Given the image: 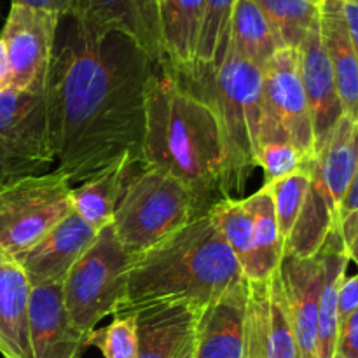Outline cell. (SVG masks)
<instances>
[{
	"label": "cell",
	"mask_w": 358,
	"mask_h": 358,
	"mask_svg": "<svg viewBox=\"0 0 358 358\" xmlns=\"http://www.w3.org/2000/svg\"><path fill=\"white\" fill-rule=\"evenodd\" d=\"M69 20L48 77L49 135L58 170L84 184L122 159L142 166L145 90L159 65L122 34L90 38Z\"/></svg>",
	"instance_id": "1"
},
{
	"label": "cell",
	"mask_w": 358,
	"mask_h": 358,
	"mask_svg": "<svg viewBox=\"0 0 358 358\" xmlns=\"http://www.w3.org/2000/svg\"><path fill=\"white\" fill-rule=\"evenodd\" d=\"M142 166L177 177L206 210L233 198L215 108L184 77L163 66H157L147 83Z\"/></svg>",
	"instance_id": "2"
},
{
	"label": "cell",
	"mask_w": 358,
	"mask_h": 358,
	"mask_svg": "<svg viewBox=\"0 0 358 358\" xmlns=\"http://www.w3.org/2000/svg\"><path fill=\"white\" fill-rule=\"evenodd\" d=\"M245 280L240 262L208 210L135 257L117 315L164 301H189L205 308Z\"/></svg>",
	"instance_id": "3"
},
{
	"label": "cell",
	"mask_w": 358,
	"mask_h": 358,
	"mask_svg": "<svg viewBox=\"0 0 358 358\" xmlns=\"http://www.w3.org/2000/svg\"><path fill=\"white\" fill-rule=\"evenodd\" d=\"M182 77L215 108L227 150V189L231 196L241 194L257 168L259 138L266 121L262 70L227 48L215 73L201 79Z\"/></svg>",
	"instance_id": "4"
},
{
	"label": "cell",
	"mask_w": 358,
	"mask_h": 358,
	"mask_svg": "<svg viewBox=\"0 0 358 358\" xmlns=\"http://www.w3.org/2000/svg\"><path fill=\"white\" fill-rule=\"evenodd\" d=\"M205 212L208 210L177 177L140 166L126 182L110 224L124 250L138 257Z\"/></svg>",
	"instance_id": "5"
},
{
	"label": "cell",
	"mask_w": 358,
	"mask_h": 358,
	"mask_svg": "<svg viewBox=\"0 0 358 358\" xmlns=\"http://www.w3.org/2000/svg\"><path fill=\"white\" fill-rule=\"evenodd\" d=\"M135 257L117 240L112 224L98 231L91 247L63 282V303L77 329L90 334L105 317L119 313Z\"/></svg>",
	"instance_id": "6"
},
{
	"label": "cell",
	"mask_w": 358,
	"mask_h": 358,
	"mask_svg": "<svg viewBox=\"0 0 358 358\" xmlns=\"http://www.w3.org/2000/svg\"><path fill=\"white\" fill-rule=\"evenodd\" d=\"M72 184L58 168L0 185V250L16 259L73 212Z\"/></svg>",
	"instance_id": "7"
},
{
	"label": "cell",
	"mask_w": 358,
	"mask_h": 358,
	"mask_svg": "<svg viewBox=\"0 0 358 358\" xmlns=\"http://www.w3.org/2000/svg\"><path fill=\"white\" fill-rule=\"evenodd\" d=\"M59 20L58 14L10 3L0 34L13 77L10 87H48Z\"/></svg>",
	"instance_id": "8"
},
{
	"label": "cell",
	"mask_w": 358,
	"mask_h": 358,
	"mask_svg": "<svg viewBox=\"0 0 358 358\" xmlns=\"http://www.w3.org/2000/svg\"><path fill=\"white\" fill-rule=\"evenodd\" d=\"M69 17L86 37L122 34L156 65L166 66L157 0H70Z\"/></svg>",
	"instance_id": "9"
},
{
	"label": "cell",
	"mask_w": 358,
	"mask_h": 358,
	"mask_svg": "<svg viewBox=\"0 0 358 358\" xmlns=\"http://www.w3.org/2000/svg\"><path fill=\"white\" fill-rule=\"evenodd\" d=\"M268 117L304 157H315V133L299 69V52L282 48L262 69Z\"/></svg>",
	"instance_id": "10"
},
{
	"label": "cell",
	"mask_w": 358,
	"mask_h": 358,
	"mask_svg": "<svg viewBox=\"0 0 358 358\" xmlns=\"http://www.w3.org/2000/svg\"><path fill=\"white\" fill-rule=\"evenodd\" d=\"M247 287L245 358H299L280 273Z\"/></svg>",
	"instance_id": "11"
},
{
	"label": "cell",
	"mask_w": 358,
	"mask_h": 358,
	"mask_svg": "<svg viewBox=\"0 0 358 358\" xmlns=\"http://www.w3.org/2000/svg\"><path fill=\"white\" fill-rule=\"evenodd\" d=\"M0 145L20 157L55 163L48 87H7L0 93Z\"/></svg>",
	"instance_id": "12"
},
{
	"label": "cell",
	"mask_w": 358,
	"mask_h": 358,
	"mask_svg": "<svg viewBox=\"0 0 358 358\" xmlns=\"http://www.w3.org/2000/svg\"><path fill=\"white\" fill-rule=\"evenodd\" d=\"M201 310L189 301H164L133 311L135 358H194Z\"/></svg>",
	"instance_id": "13"
},
{
	"label": "cell",
	"mask_w": 358,
	"mask_h": 358,
	"mask_svg": "<svg viewBox=\"0 0 358 358\" xmlns=\"http://www.w3.org/2000/svg\"><path fill=\"white\" fill-rule=\"evenodd\" d=\"M28 332L34 358H79L86 338L63 303V283L30 285Z\"/></svg>",
	"instance_id": "14"
},
{
	"label": "cell",
	"mask_w": 358,
	"mask_h": 358,
	"mask_svg": "<svg viewBox=\"0 0 358 358\" xmlns=\"http://www.w3.org/2000/svg\"><path fill=\"white\" fill-rule=\"evenodd\" d=\"M96 234L94 227L72 212L34 247L17 255L16 261L23 268L30 285L63 283L73 264L91 247Z\"/></svg>",
	"instance_id": "15"
},
{
	"label": "cell",
	"mask_w": 358,
	"mask_h": 358,
	"mask_svg": "<svg viewBox=\"0 0 358 358\" xmlns=\"http://www.w3.org/2000/svg\"><path fill=\"white\" fill-rule=\"evenodd\" d=\"M280 280L289 308L290 324L299 358H318V299L322 289L320 257L285 254L280 262Z\"/></svg>",
	"instance_id": "16"
},
{
	"label": "cell",
	"mask_w": 358,
	"mask_h": 358,
	"mask_svg": "<svg viewBox=\"0 0 358 358\" xmlns=\"http://www.w3.org/2000/svg\"><path fill=\"white\" fill-rule=\"evenodd\" d=\"M299 52V69L310 105L311 121H313L315 150L332 131L339 119L345 115L341 100H339L338 84L331 59L322 41L320 20L315 21L311 30L297 48Z\"/></svg>",
	"instance_id": "17"
},
{
	"label": "cell",
	"mask_w": 358,
	"mask_h": 358,
	"mask_svg": "<svg viewBox=\"0 0 358 358\" xmlns=\"http://www.w3.org/2000/svg\"><path fill=\"white\" fill-rule=\"evenodd\" d=\"M247 280L201 310L194 358H245Z\"/></svg>",
	"instance_id": "18"
},
{
	"label": "cell",
	"mask_w": 358,
	"mask_h": 358,
	"mask_svg": "<svg viewBox=\"0 0 358 358\" xmlns=\"http://www.w3.org/2000/svg\"><path fill=\"white\" fill-rule=\"evenodd\" d=\"M322 41L334 70L339 100L346 117L358 122V58L350 37L343 0L318 3Z\"/></svg>",
	"instance_id": "19"
},
{
	"label": "cell",
	"mask_w": 358,
	"mask_h": 358,
	"mask_svg": "<svg viewBox=\"0 0 358 358\" xmlns=\"http://www.w3.org/2000/svg\"><path fill=\"white\" fill-rule=\"evenodd\" d=\"M30 282L14 257L0 250V353L34 358L28 332Z\"/></svg>",
	"instance_id": "20"
},
{
	"label": "cell",
	"mask_w": 358,
	"mask_h": 358,
	"mask_svg": "<svg viewBox=\"0 0 358 358\" xmlns=\"http://www.w3.org/2000/svg\"><path fill=\"white\" fill-rule=\"evenodd\" d=\"M322 262V289L318 299V358H334L339 336V289L348 271L350 257L341 229L336 226L318 250Z\"/></svg>",
	"instance_id": "21"
},
{
	"label": "cell",
	"mask_w": 358,
	"mask_h": 358,
	"mask_svg": "<svg viewBox=\"0 0 358 358\" xmlns=\"http://www.w3.org/2000/svg\"><path fill=\"white\" fill-rule=\"evenodd\" d=\"M157 9L166 59L164 69L189 73L194 65L205 0H157Z\"/></svg>",
	"instance_id": "22"
},
{
	"label": "cell",
	"mask_w": 358,
	"mask_h": 358,
	"mask_svg": "<svg viewBox=\"0 0 358 358\" xmlns=\"http://www.w3.org/2000/svg\"><path fill=\"white\" fill-rule=\"evenodd\" d=\"M136 164L129 159H122L101 171L91 180L84 182L79 187H72V208L77 215L83 217L96 231L103 229L112 222L115 208L124 192L126 182L135 171Z\"/></svg>",
	"instance_id": "23"
},
{
	"label": "cell",
	"mask_w": 358,
	"mask_h": 358,
	"mask_svg": "<svg viewBox=\"0 0 358 358\" xmlns=\"http://www.w3.org/2000/svg\"><path fill=\"white\" fill-rule=\"evenodd\" d=\"M245 203L254 217V252H252L250 264L245 271V278L254 282L268 280L278 271L280 262L285 254V241L276 222L275 205L264 185L257 192L245 198Z\"/></svg>",
	"instance_id": "24"
},
{
	"label": "cell",
	"mask_w": 358,
	"mask_h": 358,
	"mask_svg": "<svg viewBox=\"0 0 358 358\" xmlns=\"http://www.w3.org/2000/svg\"><path fill=\"white\" fill-rule=\"evenodd\" d=\"M229 48L257 69H264L282 49L275 30L254 0H236L231 16Z\"/></svg>",
	"instance_id": "25"
},
{
	"label": "cell",
	"mask_w": 358,
	"mask_h": 358,
	"mask_svg": "<svg viewBox=\"0 0 358 358\" xmlns=\"http://www.w3.org/2000/svg\"><path fill=\"white\" fill-rule=\"evenodd\" d=\"M234 3L236 0H205L194 65L191 72L180 76L201 79L203 76L215 73L220 69L229 48V28Z\"/></svg>",
	"instance_id": "26"
},
{
	"label": "cell",
	"mask_w": 358,
	"mask_h": 358,
	"mask_svg": "<svg viewBox=\"0 0 358 358\" xmlns=\"http://www.w3.org/2000/svg\"><path fill=\"white\" fill-rule=\"evenodd\" d=\"M268 17L282 48L297 49L315 21L318 2L315 0H254Z\"/></svg>",
	"instance_id": "27"
},
{
	"label": "cell",
	"mask_w": 358,
	"mask_h": 358,
	"mask_svg": "<svg viewBox=\"0 0 358 358\" xmlns=\"http://www.w3.org/2000/svg\"><path fill=\"white\" fill-rule=\"evenodd\" d=\"M210 212L245 275L254 252V217L245 198H224L217 201Z\"/></svg>",
	"instance_id": "28"
},
{
	"label": "cell",
	"mask_w": 358,
	"mask_h": 358,
	"mask_svg": "<svg viewBox=\"0 0 358 358\" xmlns=\"http://www.w3.org/2000/svg\"><path fill=\"white\" fill-rule=\"evenodd\" d=\"M311 163H313V159H311ZM311 163L304 170L297 171V173L290 175V177L280 178V180L271 182V184H264V187L271 194L273 205H275L276 222H278L280 234H282L285 243L289 241L294 226H296L297 219H299L308 189H310Z\"/></svg>",
	"instance_id": "29"
},
{
	"label": "cell",
	"mask_w": 358,
	"mask_h": 358,
	"mask_svg": "<svg viewBox=\"0 0 358 358\" xmlns=\"http://www.w3.org/2000/svg\"><path fill=\"white\" fill-rule=\"evenodd\" d=\"M86 346H94L105 358H135L136 322L135 315H115L112 324L94 329L87 334Z\"/></svg>",
	"instance_id": "30"
},
{
	"label": "cell",
	"mask_w": 358,
	"mask_h": 358,
	"mask_svg": "<svg viewBox=\"0 0 358 358\" xmlns=\"http://www.w3.org/2000/svg\"><path fill=\"white\" fill-rule=\"evenodd\" d=\"M311 159L304 157L289 142H262L257 149V166L264 171V184H271L304 170Z\"/></svg>",
	"instance_id": "31"
},
{
	"label": "cell",
	"mask_w": 358,
	"mask_h": 358,
	"mask_svg": "<svg viewBox=\"0 0 358 358\" xmlns=\"http://www.w3.org/2000/svg\"><path fill=\"white\" fill-rule=\"evenodd\" d=\"M49 166H51L49 163L16 156L3 145H0V185L17 177L45 173V171H49Z\"/></svg>",
	"instance_id": "32"
},
{
	"label": "cell",
	"mask_w": 358,
	"mask_h": 358,
	"mask_svg": "<svg viewBox=\"0 0 358 358\" xmlns=\"http://www.w3.org/2000/svg\"><path fill=\"white\" fill-rule=\"evenodd\" d=\"M338 226L341 229L345 243L350 241L358 234V164L353 173L352 182H350L346 194L339 205V219Z\"/></svg>",
	"instance_id": "33"
},
{
	"label": "cell",
	"mask_w": 358,
	"mask_h": 358,
	"mask_svg": "<svg viewBox=\"0 0 358 358\" xmlns=\"http://www.w3.org/2000/svg\"><path fill=\"white\" fill-rule=\"evenodd\" d=\"M334 358H358V308L339 325Z\"/></svg>",
	"instance_id": "34"
},
{
	"label": "cell",
	"mask_w": 358,
	"mask_h": 358,
	"mask_svg": "<svg viewBox=\"0 0 358 358\" xmlns=\"http://www.w3.org/2000/svg\"><path fill=\"white\" fill-rule=\"evenodd\" d=\"M358 308V273L352 276H345L339 289L338 299V318L339 325L350 317Z\"/></svg>",
	"instance_id": "35"
},
{
	"label": "cell",
	"mask_w": 358,
	"mask_h": 358,
	"mask_svg": "<svg viewBox=\"0 0 358 358\" xmlns=\"http://www.w3.org/2000/svg\"><path fill=\"white\" fill-rule=\"evenodd\" d=\"M10 3L31 7V9L45 10L65 17L70 14V0H10Z\"/></svg>",
	"instance_id": "36"
},
{
	"label": "cell",
	"mask_w": 358,
	"mask_h": 358,
	"mask_svg": "<svg viewBox=\"0 0 358 358\" xmlns=\"http://www.w3.org/2000/svg\"><path fill=\"white\" fill-rule=\"evenodd\" d=\"M345 2V0H343ZM345 14L346 23H348L350 37H352L353 48H355L357 58H358V6L352 2H345Z\"/></svg>",
	"instance_id": "37"
},
{
	"label": "cell",
	"mask_w": 358,
	"mask_h": 358,
	"mask_svg": "<svg viewBox=\"0 0 358 358\" xmlns=\"http://www.w3.org/2000/svg\"><path fill=\"white\" fill-rule=\"evenodd\" d=\"M10 66H9V59H7V52H6V45H3L2 38H0V93L7 87H10Z\"/></svg>",
	"instance_id": "38"
},
{
	"label": "cell",
	"mask_w": 358,
	"mask_h": 358,
	"mask_svg": "<svg viewBox=\"0 0 358 358\" xmlns=\"http://www.w3.org/2000/svg\"><path fill=\"white\" fill-rule=\"evenodd\" d=\"M346 248H348L350 262L357 264V268H358V234H357L355 238H353L352 241H350L348 245H346Z\"/></svg>",
	"instance_id": "39"
},
{
	"label": "cell",
	"mask_w": 358,
	"mask_h": 358,
	"mask_svg": "<svg viewBox=\"0 0 358 358\" xmlns=\"http://www.w3.org/2000/svg\"><path fill=\"white\" fill-rule=\"evenodd\" d=\"M345 2H352V3H357V6H358V0H345Z\"/></svg>",
	"instance_id": "40"
},
{
	"label": "cell",
	"mask_w": 358,
	"mask_h": 358,
	"mask_svg": "<svg viewBox=\"0 0 358 358\" xmlns=\"http://www.w3.org/2000/svg\"><path fill=\"white\" fill-rule=\"evenodd\" d=\"M315 2H318V3H320V0H315Z\"/></svg>",
	"instance_id": "41"
}]
</instances>
